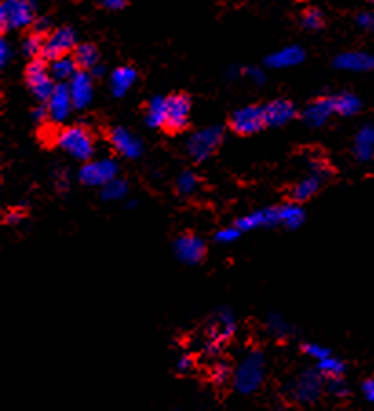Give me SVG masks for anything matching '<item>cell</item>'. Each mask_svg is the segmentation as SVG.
Returning a JSON list of instances; mask_svg holds the SVG:
<instances>
[{"label":"cell","mask_w":374,"mask_h":411,"mask_svg":"<svg viewBox=\"0 0 374 411\" xmlns=\"http://www.w3.org/2000/svg\"><path fill=\"white\" fill-rule=\"evenodd\" d=\"M35 22V8L31 0H4L0 6L2 31L28 28Z\"/></svg>","instance_id":"4"},{"label":"cell","mask_w":374,"mask_h":411,"mask_svg":"<svg viewBox=\"0 0 374 411\" xmlns=\"http://www.w3.org/2000/svg\"><path fill=\"white\" fill-rule=\"evenodd\" d=\"M332 108L340 115H352L360 110V101L351 94H340L331 97Z\"/></svg>","instance_id":"27"},{"label":"cell","mask_w":374,"mask_h":411,"mask_svg":"<svg viewBox=\"0 0 374 411\" xmlns=\"http://www.w3.org/2000/svg\"><path fill=\"white\" fill-rule=\"evenodd\" d=\"M323 178H325V175L317 174V172H313V174L307 175V178H304V180L299 181V183L294 185L292 192H290V194H292L294 201L304 203V201H307V199L313 198L317 190H320V187H322Z\"/></svg>","instance_id":"17"},{"label":"cell","mask_w":374,"mask_h":411,"mask_svg":"<svg viewBox=\"0 0 374 411\" xmlns=\"http://www.w3.org/2000/svg\"><path fill=\"white\" fill-rule=\"evenodd\" d=\"M305 53L301 48L298 46H289L281 50V52L272 53L269 59H267V64L272 68H289L294 66V64H299L304 61Z\"/></svg>","instance_id":"19"},{"label":"cell","mask_w":374,"mask_h":411,"mask_svg":"<svg viewBox=\"0 0 374 411\" xmlns=\"http://www.w3.org/2000/svg\"><path fill=\"white\" fill-rule=\"evenodd\" d=\"M358 22H360L361 26H364V28L374 29V17H373V15H360Z\"/></svg>","instance_id":"42"},{"label":"cell","mask_w":374,"mask_h":411,"mask_svg":"<svg viewBox=\"0 0 374 411\" xmlns=\"http://www.w3.org/2000/svg\"><path fill=\"white\" fill-rule=\"evenodd\" d=\"M110 143L114 145V148L121 156L128 157V159H137L142 154V143L139 141L137 137H133L128 130H124V128L112 130Z\"/></svg>","instance_id":"15"},{"label":"cell","mask_w":374,"mask_h":411,"mask_svg":"<svg viewBox=\"0 0 374 411\" xmlns=\"http://www.w3.org/2000/svg\"><path fill=\"white\" fill-rule=\"evenodd\" d=\"M305 222V210L301 205L289 203L280 207V223L287 229H298L301 227V223Z\"/></svg>","instance_id":"24"},{"label":"cell","mask_w":374,"mask_h":411,"mask_svg":"<svg viewBox=\"0 0 374 411\" xmlns=\"http://www.w3.org/2000/svg\"><path fill=\"white\" fill-rule=\"evenodd\" d=\"M20 216L22 214L20 212H8V216H6V223H10V225H15V223L20 222Z\"/></svg>","instance_id":"43"},{"label":"cell","mask_w":374,"mask_h":411,"mask_svg":"<svg viewBox=\"0 0 374 411\" xmlns=\"http://www.w3.org/2000/svg\"><path fill=\"white\" fill-rule=\"evenodd\" d=\"M361 389H364L367 401L373 402V404H374V380H371V378H369V380H365L364 386H361Z\"/></svg>","instance_id":"39"},{"label":"cell","mask_w":374,"mask_h":411,"mask_svg":"<svg viewBox=\"0 0 374 411\" xmlns=\"http://www.w3.org/2000/svg\"><path fill=\"white\" fill-rule=\"evenodd\" d=\"M274 225H280V208H260L236 222V227L241 229L243 232L260 227H274Z\"/></svg>","instance_id":"14"},{"label":"cell","mask_w":374,"mask_h":411,"mask_svg":"<svg viewBox=\"0 0 374 411\" xmlns=\"http://www.w3.org/2000/svg\"><path fill=\"white\" fill-rule=\"evenodd\" d=\"M137 79V71L130 66H121L112 73V94L115 97H121L132 88V85Z\"/></svg>","instance_id":"22"},{"label":"cell","mask_w":374,"mask_h":411,"mask_svg":"<svg viewBox=\"0 0 374 411\" xmlns=\"http://www.w3.org/2000/svg\"><path fill=\"white\" fill-rule=\"evenodd\" d=\"M332 112H334V108H332L331 97L329 99H317L305 108L304 119L311 127H322L331 117Z\"/></svg>","instance_id":"18"},{"label":"cell","mask_w":374,"mask_h":411,"mask_svg":"<svg viewBox=\"0 0 374 411\" xmlns=\"http://www.w3.org/2000/svg\"><path fill=\"white\" fill-rule=\"evenodd\" d=\"M46 106H47L50 119L55 121V123H62V121L70 115L71 108H75V106H73V99H71L68 85L59 82V85L55 86V90H53L52 97L47 99Z\"/></svg>","instance_id":"12"},{"label":"cell","mask_w":374,"mask_h":411,"mask_svg":"<svg viewBox=\"0 0 374 411\" xmlns=\"http://www.w3.org/2000/svg\"><path fill=\"white\" fill-rule=\"evenodd\" d=\"M267 322H269V329L274 333L276 336H287V333L290 331L289 324H287L280 315H276V312H272Z\"/></svg>","instance_id":"33"},{"label":"cell","mask_w":374,"mask_h":411,"mask_svg":"<svg viewBox=\"0 0 374 411\" xmlns=\"http://www.w3.org/2000/svg\"><path fill=\"white\" fill-rule=\"evenodd\" d=\"M354 152L358 159L367 161L373 157L374 152V130L373 128H364L358 137H356V145H354Z\"/></svg>","instance_id":"26"},{"label":"cell","mask_w":374,"mask_h":411,"mask_svg":"<svg viewBox=\"0 0 374 411\" xmlns=\"http://www.w3.org/2000/svg\"><path fill=\"white\" fill-rule=\"evenodd\" d=\"M265 108V123L267 127H281L287 124L296 115L294 104L287 99H276L269 103Z\"/></svg>","instance_id":"16"},{"label":"cell","mask_w":374,"mask_h":411,"mask_svg":"<svg viewBox=\"0 0 374 411\" xmlns=\"http://www.w3.org/2000/svg\"><path fill=\"white\" fill-rule=\"evenodd\" d=\"M100 6H105L108 10H123L128 4V0H99Z\"/></svg>","instance_id":"38"},{"label":"cell","mask_w":374,"mask_h":411,"mask_svg":"<svg viewBox=\"0 0 374 411\" xmlns=\"http://www.w3.org/2000/svg\"><path fill=\"white\" fill-rule=\"evenodd\" d=\"M0 46H2V64H4V62L10 59L11 50H10V44L6 43V41H2V44H0Z\"/></svg>","instance_id":"44"},{"label":"cell","mask_w":374,"mask_h":411,"mask_svg":"<svg viewBox=\"0 0 374 411\" xmlns=\"http://www.w3.org/2000/svg\"><path fill=\"white\" fill-rule=\"evenodd\" d=\"M192 366H194V359L188 356V354L181 356L179 362H177V369H179V371H188V369H192Z\"/></svg>","instance_id":"40"},{"label":"cell","mask_w":374,"mask_h":411,"mask_svg":"<svg viewBox=\"0 0 374 411\" xmlns=\"http://www.w3.org/2000/svg\"><path fill=\"white\" fill-rule=\"evenodd\" d=\"M304 351L308 354V356H313L314 360H323L325 356L331 354V351H329L327 347H323V345L320 344H305Z\"/></svg>","instance_id":"36"},{"label":"cell","mask_w":374,"mask_h":411,"mask_svg":"<svg viewBox=\"0 0 374 411\" xmlns=\"http://www.w3.org/2000/svg\"><path fill=\"white\" fill-rule=\"evenodd\" d=\"M119 174V165L114 159L86 161L79 171V180L86 187H105Z\"/></svg>","instance_id":"9"},{"label":"cell","mask_w":374,"mask_h":411,"mask_svg":"<svg viewBox=\"0 0 374 411\" xmlns=\"http://www.w3.org/2000/svg\"><path fill=\"white\" fill-rule=\"evenodd\" d=\"M79 70H81V68L77 64L75 57H70V55H64V57L55 59V61L50 62V73H52V77L57 80V82H66V80H70Z\"/></svg>","instance_id":"20"},{"label":"cell","mask_w":374,"mask_h":411,"mask_svg":"<svg viewBox=\"0 0 374 411\" xmlns=\"http://www.w3.org/2000/svg\"><path fill=\"white\" fill-rule=\"evenodd\" d=\"M33 119L35 121H46V119H50L46 104H44V106H38L37 110H33Z\"/></svg>","instance_id":"41"},{"label":"cell","mask_w":374,"mask_h":411,"mask_svg":"<svg viewBox=\"0 0 374 411\" xmlns=\"http://www.w3.org/2000/svg\"><path fill=\"white\" fill-rule=\"evenodd\" d=\"M212 378L216 384H225L230 378V368H228L227 362H219V364L214 366L212 369Z\"/></svg>","instance_id":"35"},{"label":"cell","mask_w":374,"mask_h":411,"mask_svg":"<svg viewBox=\"0 0 374 411\" xmlns=\"http://www.w3.org/2000/svg\"><path fill=\"white\" fill-rule=\"evenodd\" d=\"M57 147L77 161H90L95 152L94 137L84 127H66L59 130L55 137Z\"/></svg>","instance_id":"2"},{"label":"cell","mask_w":374,"mask_h":411,"mask_svg":"<svg viewBox=\"0 0 374 411\" xmlns=\"http://www.w3.org/2000/svg\"><path fill=\"white\" fill-rule=\"evenodd\" d=\"M68 88H70L71 99H73V106L75 108H86L91 101L94 95V88H91V75L88 71L79 70L75 75L68 80Z\"/></svg>","instance_id":"13"},{"label":"cell","mask_w":374,"mask_h":411,"mask_svg":"<svg viewBox=\"0 0 374 411\" xmlns=\"http://www.w3.org/2000/svg\"><path fill=\"white\" fill-rule=\"evenodd\" d=\"M265 108L263 106H243L230 115V128L237 136H252L265 127Z\"/></svg>","instance_id":"10"},{"label":"cell","mask_w":374,"mask_h":411,"mask_svg":"<svg viewBox=\"0 0 374 411\" xmlns=\"http://www.w3.org/2000/svg\"><path fill=\"white\" fill-rule=\"evenodd\" d=\"M265 378V356L261 351H250L234 371V388L243 395L254 393Z\"/></svg>","instance_id":"1"},{"label":"cell","mask_w":374,"mask_h":411,"mask_svg":"<svg viewBox=\"0 0 374 411\" xmlns=\"http://www.w3.org/2000/svg\"><path fill=\"white\" fill-rule=\"evenodd\" d=\"M327 389L332 393V395H338V397H345L347 393H349V389H347V386L343 384V378L341 377L329 378Z\"/></svg>","instance_id":"37"},{"label":"cell","mask_w":374,"mask_h":411,"mask_svg":"<svg viewBox=\"0 0 374 411\" xmlns=\"http://www.w3.org/2000/svg\"><path fill=\"white\" fill-rule=\"evenodd\" d=\"M323 375L320 371H304L301 375L294 378V382L290 384V395L294 401L301 402V404H311L316 402L322 397L323 393Z\"/></svg>","instance_id":"7"},{"label":"cell","mask_w":374,"mask_h":411,"mask_svg":"<svg viewBox=\"0 0 374 411\" xmlns=\"http://www.w3.org/2000/svg\"><path fill=\"white\" fill-rule=\"evenodd\" d=\"M44 38L46 37H44L43 34H37V31L29 34L28 37L24 38V43H22L24 55L29 59L40 57V53H43V46H44Z\"/></svg>","instance_id":"30"},{"label":"cell","mask_w":374,"mask_h":411,"mask_svg":"<svg viewBox=\"0 0 374 411\" xmlns=\"http://www.w3.org/2000/svg\"><path fill=\"white\" fill-rule=\"evenodd\" d=\"M317 371L327 378H336L343 375L345 371V364L341 360L334 359V356H325L323 360H317Z\"/></svg>","instance_id":"29"},{"label":"cell","mask_w":374,"mask_h":411,"mask_svg":"<svg viewBox=\"0 0 374 411\" xmlns=\"http://www.w3.org/2000/svg\"><path fill=\"white\" fill-rule=\"evenodd\" d=\"M241 229L239 227H228V229H221L219 232H216V241L219 243H230V241H236L237 238L241 236Z\"/></svg>","instance_id":"34"},{"label":"cell","mask_w":374,"mask_h":411,"mask_svg":"<svg viewBox=\"0 0 374 411\" xmlns=\"http://www.w3.org/2000/svg\"><path fill=\"white\" fill-rule=\"evenodd\" d=\"M341 70H351V71H365L371 70L374 66V59L367 53H343L334 62Z\"/></svg>","instance_id":"21"},{"label":"cell","mask_w":374,"mask_h":411,"mask_svg":"<svg viewBox=\"0 0 374 411\" xmlns=\"http://www.w3.org/2000/svg\"><path fill=\"white\" fill-rule=\"evenodd\" d=\"M73 57H75L77 64L81 70H94L97 64H99V50L94 46V44H81V46L75 48L73 52Z\"/></svg>","instance_id":"23"},{"label":"cell","mask_w":374,"mask_h":411,"mask_svg":"<svg viewBox=\"0 0 374 411\" xmlns=\"http://www.w3.org/2000/svg\"><path fill=\"white\" fill-rule=\"evenodd\" d=\"M174 252L179 261L194 265L199 264L207 254V243L195 234H183L174 241Z\"/></svg>","instance_id":"11"},{"label":"cell","mask_w":374,"mask_h":411,"mask_svg":"<svg viewBox=\"0 0 374 411\" xmlns=\"http://www.w3.org/2000/svg\"><path fill=\"white\" fill-rule=\"evenodd\" d=\"M126 194H128V183L124 180H119V178L106 183L100 192L105 201H121Z\"/></svg>","instance_id":"28"},{"label":"cell","mask_w":374,"mask_h":411,"mask_svg":"<svg viewBox=\"0 0 374 411\" xmlns=\"http://www.w3.org/2000/svg\"><path fill=\"white\" fill-rule=\"evenodd\" d=\"M373 2H374V0H373Z\"/></svg>","instance_id":"45"},{"label":"cell","mask_w":374,"mask_h":411,"mask_svg":"<svg viewBox=\"0 0 374 411\" xmlns=\"http://www.w3.org/2000/svg\"><path fill=\"white\" fill-rule=\"evenodd\" d=\"M223 136H225L223 128L219 127H210L201 130V132H195L194 136H190L188 143H186L188 156L195 163H203L204 159H209L214 152L218 150L223 141Z\"/></svg>","instance_id":"5"},{"label":"cell","mask_w":374,"mask_h":411,"mask_svg":"<svg viewBox=\"0 0 374 411\" xmlns=\"http://www.w3.org/2000/svg\"><path fill=\"white\" fill-rule=\"evenodd\" d=\"M75 48H77V38H75V34H73V29L59 28L55 29V31H52L50 35H46L40 57L46 59L47 62H52L55 61V59L70 55L71 52H75Z\"/></svg>","instance_id":"8"},{"label":"cell","mask_w":374,"mask_h":411,"mask_svg":"<svg viewBox=\"0 0 374 411\" xmlns=\"http://www.w3.org/2000/svg\"><path fill=\"white\" fill-rule=\"evenodd\" d=\"M301 24H304V28L307 29H320L323 26L322 11L316 10V8L305 10L304 17H301Z\"/></svg>","instance_id":"32"},{"label":"cell","mask_w":374,"mask_h":411,"mask_svg":"<svg viewBox=\"0 0 374 411\" xmlns=\"http://www.w3.org/2000/svg\"><path fill=\"white\" fill-rule=\"evenodd\" d=\"M177 192L183 196H190V194H194L195 190H197L199 187V180H197V175L194 174V172H183V174L177 178Z\"/></svg>","instance_id":"31"},{"label":"cell","mask_w":374,"mask_h":411,"mask_svg":"<svg viewBox=\"0 0 374 411\" xmlns=\"http://www.w3.org/2000/svg\"><path fill=\"white\" fill-rule=\"evenodd\" d=\"M166 121V97H154L148 103L147 123L152 128H165Z\"/></svg>","instance_id":"25"},{"label":"cell","mask_w":374,"mask_h":411,"mask_svg":"<svg viewBox=\"0 0 374 411\" xmlns=\"http://www.w3.org/2000/svg\"><path fill=\"white\" fill-rule=\"evenodd\" d=\"M192 101L186 94H174L166 97L165 130L170 134L183 132L188 127Z\"/></svg>","instance_id":"6"},{"label":"cell","mask_w":374,"mask_h":411,"mask_svg":"<svg viewBox=\"0 0 374 411\" xmlns=\"http://www.w3.org/2000/svg\"><path fill=\"white\" fill-rule=\"evenodd\" d=\"M24 79L28 85L29 92L37 97L40 103H47L55 90V79L50 73L47 61L43 57H35L28 62V66L24 70Z\"/></svg>","instance_id":"3"}]
</instances>
